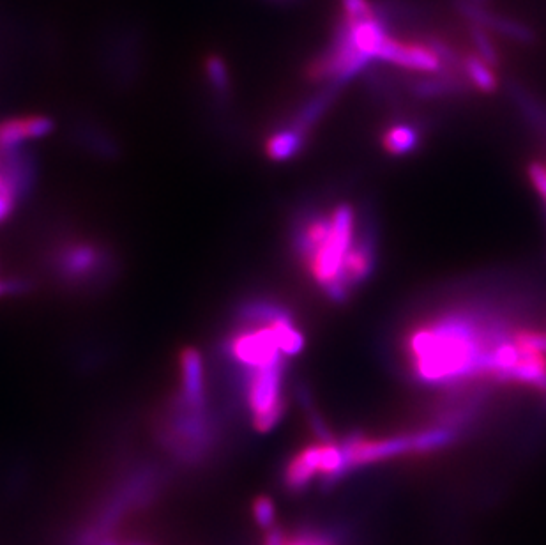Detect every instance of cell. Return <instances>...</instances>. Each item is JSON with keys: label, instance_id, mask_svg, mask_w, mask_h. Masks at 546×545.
Returning a JSON list of instances; mask_svg holds the SVG:
<instances>
[{"label": "cell", "instance_id": "cell-8", "mask_svg": "<svg viewBox=\"0 0 546 545\" xmlns=\"http://www.w3.org/2000/svg\"><path fill=\"white\" fill-rule=\"evenodd\" d=\"M107 262V255L91 243L66 246L57 259V269L68 282L82 284L96 278Z\"/></svg>", "mask_w": 546, "mask_h": 545}, {"label": "cell", "instance_id": "cell-14", "mask_svg": "<svg viewBox=\"0 0 546 545\" xmlns=\"http://www.w3.org/2000/svg\"><path fill=\"white\" fill-rule=\"evenodd\" d=\"M271 323L276 340H278V346L283 356H296L301 353L304 347L303 333L299 331L296 323H294V317L289 312H283L278 315Z\"/></svg>", "mask_w": 546, "mask_h": 545}, {"label": "cell", "instance_id": "cell-20", "mask_svg": "<svg viewBox=\"0 0 546 545\" xmlns=\"http://www.w3.org/2000/svg\"><path fill=\"white\" fill-rule=\"evenodd\" d=\"M345 22H361L375 16L368 0H342Z\"/></svg>", "mask_w": 546, "mask_h": 545}, {"label": "cell", "instance_id": "cell-25", "mask_svg": "<svg viewBox=\"0 0 546 545\" xmlns=\"http://www.w3.org/2000/svg\"><path fill=\"white\" fill-rule=\"evenodd\" d=\"M13 208H15V200L0 195V222L6 220V218L13 213Z\"/></svg>", "mask_w": 546, "mask_h": 545}, {"label": "cell", "instance_id": "cell-19", "mask_svg": "<svg viewBox=\"0 0 546 545\" xmlns=\"http://www.w3.org/2000/svg\"><path fill=\"white\" fill-rule=\"evenodd\" d=\"M205 73L209 77V82L213 85L218 93L228 91V73L225 62L221 61L220 57H209L205 64Z\"/></svg>", "mask_w": 546, "mask_h": 545}, {"label": "cell", "instance_id": "cell-16", "mask_svg": "<svg viewBox=\"0 0 546 545\" xmlns=\"http://www.w3.org/2000/svg\"><path fill=\"white\" fill-rule=\"evenodd\" d=\"M414 436V453H430L442 450L456 439V430L451 427H433L412 434Z\"/></svg>", "mask_w": 546, "mask_h": 545}, {"label": "cell", "instance_id": "cell-10", "mask_svg": "<svg viewBox=\"0 0 546 545\" xmlns=\"http://www.w3.org/2000/svg\"><path fill=\"white\" fill-rule=\"evenodd\" d=\"M181 404L191 409H204V361L197 349L186 347L181 354Z\"/></svg>", "mask_w": 546, "mask_h": 545}, {"label": "cell", "instance_id": "cell-22", "mask_svg": "<svg viewBox=\"0 0 546 545\" xmlns=\"http://www.w3.org/2000/svg\"><path fill=\"white\" fill-rule=\"evenodd\" d=\"M529 177H531L536 192L541 195V199L545 200L546 204V165L532 163L531 167H529Z\"/></svg>", "mask_w": 546, "mask_h": 545}, {"label": "cell", "instance_id": "cell-9", "mask_svg": "<svg viewBox=\"0 0 546 545\" xmlns=\"http://www.w3.org/2000/svg\"><path fill=\"white\" fill-rule=\"evenodd\" d=\"M54 130L50 117H11L0 121V153L20 149L27 140L41 139Z\"/></svg>", "mask_w": 546, "mask_h": 545}, {"label": "cell", "instance_id": "cell-17", "mask_svg": "<svg viewBox=\"0 0 546 545\" xmlns=\"http://www.w3.org/2000/svg\"><path fill=\"white\" fill-rule=\"evenodd\" d=\"M465 71L467 77L471 78L472 84L478 87L483 93H493L497 89V80L492 70L488 68V62L483 61L481 57H467L465 59Z\"/></svg>", "mask_w": 546, "mask_h": 545}, {"label": "cell", "instance_id": "cell-18", "mask_svg": "<svg viewBox=\"0 0 546 545\" xmlns=\"http://www.w3.org/2000/svg\"><path fill=\"white\" fill-rule=\"evenodd\" d=\"M253 517L260 528H264V530L274 528L276 508H274L273 499L267 498V496H258L253 501Z\"/></svg>", "mask_w": 546, "mask_h": 545}, {"label": "cell", "instance_id": "cell-24", "mask_svg": "<svg viewBox=\"0 0 546 545\" xmlns=\"http://www.w3.org/2000/svg\"><path fill=\"white\" fill-rule=\"evenodd\" d=\"M25 289H27V284L20 282V280H0V298L8 296V294H18Z\"/></svg>", "mask_w": 546, "mask_h": 545}, {"label": "cell", "instance_id": "cell-13", "mask_svg": "<svg viewBox=\"0 0 546 545\" xmlns=\"http://www.w3.org/2000/svg\"><path fill=\"white\" fill-rule=\"evenodd\" d=\"M304 139H306V131L297 128L294 124L289 128L274 131L266 142L267 156L276 162L290 160L303 149Z\"/></svg>", "mask_w": 546, "mask_h": 545}, {"label": "cell", "instance_id": "cell-4", "mask_svg": "<svg viewBox=\"0 0 546 545\" xmlns=\"http://www.w3.org/2000/svg\"><path fill=\"white\" fill-rule=\"evenodd\" d=\"M243 330H237L228 338L227 351L246 370L260 369L283 361L271 323H250L244 321Z\"/></svg>", "mask_w": 546, "mask_h": 545}, {"label": "cell", "instance_id": "cell-6", "mask_svg": "<svg viewBox=\"0 0 546 545\" xmlns=\"http://www.w3.org/2000/svg\"><path fill=\"white\" fill-rule=\"evenodd\" d=\"M375 264H377V239L370 227H364L363 231L359 232V236L354 239L349 254L343 261L342 275H340L343 291L350 294L354 287L364 284L372 275Z\"/></svg>", "mask_w": 546, "mask_h": 545}, {"label": "cell", "instance_id": "cell-7", "mask_svg": "<svg viewBox=\"0 0 546 545\" xmlns=\"http://www.w3.org/2000/svg\"><path fill=\"white\" fill-rule=\"evenodd\" d=\"M377 59L402 66L405 70L423 71V73H435L442 66L440 62L442 57L437 54V48L426 47L421 43L398 41L389 36L380 45Z\"/></svg>", "mask_w": 546, "mask_h": 545}, {"label": "cell", "instance_id": "cell-21", "mask_svg": "<svg viewBox=\"0 0 546 545\" xmlns=\"http://www.w3.org/2000/svg\"><path fill=\"white\" fill-rule=\"evenodd\" d=\"M287 545H338V542L329 535L317 533V531H304L296 538H292L287 542Z\"/></svg>", "mask_w": 546, "mask_h": 545}, {"label": "cell", "instance_id": "cell-23", "mask_svg": "<svg viewBox=\"0 0 546 545\" xmlns=\"http://www.w3.org/2000/svg\"><path fill=\"white\" fill-rule=\"evenodd\" d=\"M474 41L478 45L479 57L488 64H495L497 62V54L493 50L490 39L486 38V34L483 31H474Z\"/></svg>", "mask_w": 546, "mask_h": 545}, {"label": "cell", "instance_id": "cell-11", "mask_svg": "<svg viewBox=\"0 0 546 545\" xmlns=\"http://www.w3.org/2000/svg\"><path fill=\"white\" fill-rule=\"evenodd\" d=\"M320 457H322V443L304 446L301 452L292 457L287 464L283 482L290 492H303L315 476L320 475Z\"/></svg>", "mask_w": 546, "mask_h": 545}, {"label": "cell", "instance_id": "cell-1", "mask_svg": "<svg viewBox=\"0 0 546 545\" xmlns=\"http://www.w3.org/2000/svg\"><path fill=\"white\" fill-rule=\"evenodd\" d=\"M506 338L509 333L504 326L485 324L478 315H446L410 333V369L430 386L493 376V349Z\"/></svg>", "mask_w": 546, "mask_h": 545}, {"label": "cell", "instance_id": "cell-12", "mask_svg": "<svg viewBox=\"0 0 546 545\" xmlns=\"http://www.w3.org/2000/svg\"><path fill=\"white\" fill-rule=\"evenodd\" d=\"M520 360L509 372L508 381L531 384L539 390H546V354L538 349L520 346Z\"/></svg>", "mask_w": 546, "mask_h": 545}, {"label": "cell", "instance_id": "cell-15", "mask_svg": "<svg viewBox=\"0 0 546 545\" xmlns=\"http://www.w3.org/2000/svg\"><path fill=\"white\" fill-rule=\"evenodd\" d=\"M382 144L389 153L402 156L416 149L419 144V133L409 124H396L386 131Z\"/></svg>", "mask_w": 546, "mask_h": 545}, {"label": "cell", "instance_id": "cell-3", "mask_svg": "<svg viewBox=\"0 0 546 545\" xmlns=\"http://www.w3.org/2000/svg\"><path fill=\"white\" fill-rule=\"evenodd\" d=\"M283 361L246 372V402L258 432L273 430L285 415Z\"/></svg>", "mask_w": 546, "mask_h": 545}, {"label": "cell", "instance_id": "cell-26", "mask_svg": "<svg viewBox=\"0 0 546 545\" xmlns=\"http://www.w3.org/2000/svg\"><path fill=\"white\" fill-rule=\"evenodd\" d=\"M101 545H122V544H117V542H114V540H108V542H103V544ZM131 545H138V544H131Z\"/></svg>", "mask_w": 546, "mask_h": 545}, {"label": "cell", "instance_id": "cell-5", "mask_svg": "<svg viewBox=\"0 0 546 545\" xmlns=\"http://www.w3.org/2000/svg\"><path fill=\"white\" fill-rule=\"evenodd\" d=\"M345 473L349 475L354 469L370 466L375 462L389 461L414 453V436H391V438L370 439L359 434H352L342 443Z\"/></svg>", "mask_w": 546, "mask_h": 545}, {"label": "cell", "instance_id": "cell-2", "mask_svg": "<svg viewBox=\"0 0 546 545\" xmlns=\"http://www.w3.org/2000/svg\"><path fill=\"white\" fill-rule=\"evenodd\" d=\"M356 239L354 231V211L349 204H340L331 213V229L322 245L304 261L313 282L334 301H343L349 294L340 284L342 266L349 254L350 246Z\"/></svg>", "mask_w": 546, "mask_h": 545}]
</instances>
